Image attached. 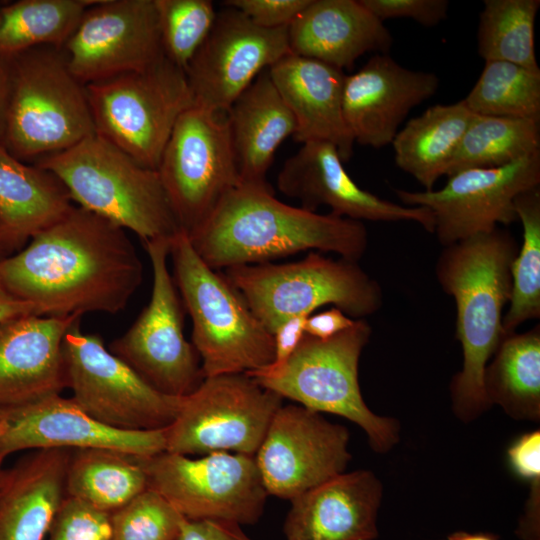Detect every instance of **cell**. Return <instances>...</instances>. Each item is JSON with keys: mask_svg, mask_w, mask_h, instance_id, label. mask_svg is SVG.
<instances>
[{"mask_svg": "<svg viewBox=\"0 0 540 540\" xmlns=\"http://www.w3.org/2000/svg\"><path fill=\"white\" fill-rule=\"evenodd\" d=\"M444 540H498V537L490 533H468L460 531L448 535Z\"/></svg>", "mask_w": 540, "mask_h": 540, "instance_id": "48", "label": "cell"}, {"mask_svg": "<svg viewBox=\"0 0 540 540\" xmlns=\"http://www.w3.org/2000/svg\"><path fill=\"white\" fill-rule=\"evenodd\" d=\"M352 319L336 307L311 314L305 322V334L318 339H328L354 325Z\"/></svg>", "mask_w": 540, "mask_h": 540, "instance_id": "45", "label": "cell"}, {"mask_svg": "<svg viewBox=\"0 0 540 540\" xmlns=\"http://www.w3.org/2000/svg\"><path fill=\"white\" fill-rule=\"evenodd\" d=\"M463 100L475 115L540 123V70L506 61H485L478 80Z\"/></svg>", "mask_w": 540, "mask_h": 540, "instance_id": "35", "label": "cell"}, {"mask_svg": "<svg viewBox=\"0 0 540 540\" xmlns=\"http://www.w3.org/2000/svg\"><path fill=\"white\" fill-rule=\"evenodd\" d=\"M283 398L247 373L205 377L180 398L164 429L166 452L194 456L229 452L254 456Z\"/></svg>", "mask_w": 540, "mask_h": 540, "instance_id": "10", "label": "cell"}, {"mask_svg": "<svg viewBox=\"0 0 540 540\" xmlns=\"http://www.w3.org/2000/svg\"><path fill=\"white\" fill-rule=\"evenodd\" d=\"M539 124L528 119L474 115L445 175L501 167L540 152Z\"/></svg>", "mask_w": 540, "mask_h": 540, "instance_id": "33", "label": "cell"}, {"mask_svg": "<svg viewBox=\"0 0 540 540\" xmlns=\"http://www.w3.org/2000/svg\"><path fill=\"white\" fill-rule=\"evenodd\" d=\"M5 473H6V469H0V488H1V485L3 483V480H4V477H5Z\"/></svg>", "mask_w": 540, "mask_h": 540, "instance_id": "50", "label": "cell"}, {"mask_svg": "<svg viewBox=\"0 0 540 540\" xmlns=\"http://www.w3.org/2000/svg\"><path fill=\"white\" fill-rule=\"evenodd\" d=\"M349 432L302 405H282L254 455L268 495L292 500L345 472Z\"/></svg>", "mask_w": 540, "mask_h": 540, "instance_id": "16", "label": "cell"}, {"mask_svg": "<svg viewBox=\"0 0 540 540\" xmlns=\"http://www.w3.org/2000/svg\"><path fill=\"white\" fill-rule=\"evenodd\" d=\"M226 118L240 184L270 186L267 171L281 143L295 134L296 122L276 89L269 68L237 97Z\"/></svg>", "mask_w": 540, "mask_h": 540, "instance_id": "27", "label": "cell"}, {"mask_svg": "<svg viewBox=\"0 0 540 540\" xmlns=\"http://www.w3.org/2000/svg\"><path fill=\"white\" fill-rule=\"evenodd\" d=\"M270 77L296 122V142L326 141L343 162L353 155L354 139L342 110L345 74L324 62L288 54L269 68Z\"/></svg>", "mask_w": 540, "mask_h": 540, "instance_id": "24", "label": "cell"}, {"mask_svg": "<svg viewBox=\"0 0 540 540\" xmlns=\"http://www.w3.org/2000/svg\"><path fill=\"white\" fill-rule=\"evenodd\" d=\"M11 91L2 145L33 163L95 134L86 85L63 47L43 45L10 59Z\"/></svg>", "mask_w": 540, "mask_h": 540, "instance_id": "6", "label": "cell"}, {"mask_svg": "<svg viewBox=\"0 0 540 540\" xmlns=\"http://www.w3.org/2000/svg\"><path fill=\"white\" fill-rule=\"evenodd\" d=\"M174 282L192 320V344L204 378L252 373L273 361V335L250 310L241 293L195 252L180 231L171 238Z\"/></svg>", "mask_w": 540, "mask_h": 540, "instance_id": "5", "label": "cell"}, {"mask_svg": "<svg viewBox=\"0 0 540 540\" xmlns=\"http://www.w3.org/2000/svg\"><path fill=\"white\" fill-rule=\"evenodd\" d=\"M142 279L126 230L77 205L18 253L0 258V285L37 316L117 314Z\"/></svg>", "mask_w": 540, "mask_h": 540, "instance_id": "1", "label": "cell"}, {"mask_svg": "<svg viewBox=\"0 0 540 540\" xmlns=\"http://www.w3.org/2000/svg\"><path fill=\"white\" fill-rule=\"evenodd\" d=\"M511 472L533 487L540 484V432L534 430L515 439L507 449Z\"/></svg>", "mask_w": 540, "mask_h": 540, "instance_id": "42", "label": "cell"}, {"mask_svg": "<svg viewBox=\"0 0 540 540\" xmlns=\"http://www.w3.org/2000/svg\"><path fill=\"white\" fill-rule=\"evenodd\" d=\"M74 206L61 180L27 165L0 144V232L14 251Z\"/></svg>", "mask_w": 540, "mask_h": 540, "instance_id": "28", "label": "cell"}, {"mask_svg": "<svg viewBox=\"0 0 540 540\" xmlns=\"http://www.w3.org/2000/svg\"><path fill=\"white\" fill-rule=\"evenodd\" d=\"M157 171L181 230L190 234L240 184L226 113L196 106L186 110Z\"/></svg>", "mask_w": 540, "mask_h": 540, "instance_id": "14", "label": "cell"}, {"mask_svg": "<svg viewBox=\"0 0 540 540\" xmlns=\"http://www.w3.org/2000/svg\"><path fill=\"white\" fill-rule=\"evenodd\" d=\"M540 185V152L496 168H470L448 177L440 190L394 189L403 205L426 207L445 247L517 219L514 201Z\"/></svg>", "mask_w": 540, "mask_h": 540, "instance_id": "15", "label": "cell"}, {"mask_svg": "<svg viewBox=\"0 0 540 540\" xmlns=\"http://www.w3.org/2000/svg\"><path fill=\"white\" fill-rule=\"evenodd\" d=\"M92 0H19L0 7V58L34 47H63Z\"/></svg>", "mask_w": 540, "mask_h": 540, "instance_id": "32", "label": "cell"}, {"mask_svg": "<svg viewBox=\"0 0 540 540\" xmlns=\"http://www.w3.org/2000/svg\"><path fill=\"white\" fill-rule=\"evenodd\" d=\"M164 56L186 70L208 36L217 12L210 0H155Z\"/></svg>", "mask_w": 540, "mask_h": 540, "instance_id": "37", "label": "cell"}, {"mask_svg": "<svg viewBox=\"0 0 540 540\" xmlns=\"http://www.w3.org/2000/svg\"><path fill=\"white\" fill-rule=\"evenodd\" d=\"M74 449H39L6 469L0 488V540H44L64 499Z\"/></svg>", "mask_w": 540, "mask_h": 540, "instance_id": "26", "label": "cell"}, {"mask_svg": "<svg viewBox=\"0 0 540 540\" xmlns=\"http://www.w3.org/2000/svg\"><path fill=\"white\" fill-rule=\"evenodd\" d=\"M147 487L187 520L254 524L268 496L254 456L215 452L193 458L170 452L135 457Z\"/></svg>", "mask_w": 540, "mask_h": 540, "instance_id": "12", "label": "cell"}, {"mask_svg": "<svg viewBox=\"0 0 540 540\" xmlns=\"http://www.w3.org/2000/svg\"><path fill=\"white\" fill-rule=\"evenodd\" d=\"M177 540H251L240 525L219 520L183 519Z\"/></svg>", "mask_w": 540, "mask_h": 540, "instance_id": "43", "label": "cell"}, {"mask_svg": "<svg viewBox=\"0 0 540 540\" xmlns=\"http://www.w3.org/2000/svg\"><path fill=\"white\" fill-rule=\"evenodd\" d=\"M170 243L171 238L165 237L142 241L153 273L151 297L109 351L159 392L183 397L204 376L200 357L184 336L185 308L168 269Z\"/></svg>", "mask_w": 540, "mask_h": 540, "instance_id": "11", "label": "cell"}, {"mask_svg": "<svg viewBox=\"0 0 540 540\" xmlns=\"http://www.w3.org/2000/svg\"><path fill=\"white\" fill-rule=\"evenodd\" d=\"M24 315H35L34 307L15 298L0 285V323Z\"/></svg>", "mask_w": 540, "mask_h": 540, "instance_id": "47", "label": "cell"}, {"mask_svg": "<svg viewBox=\"0 0 540 540\" xmlns=\"http://www.w3.org/2000/svg\"><path fill=\"white\" fill-rule=\"evenodd\" d=\"M382 22L390 18H411L433 27L447 18V0H360Z\"/></svg>", "mask_w": 540, "mask_h": 540, "instance_id": "40", "label": "cell"}, {"mask_svg": "<svg viewBox=\"0 0 540 540\" xmlns=\"http://www.w3.org/2000/svg\"><path fill=\"white\" fill-rule=\"evenodd\" d=\"M81 317L24 315L0 323V416L67 388L63 339Z\"/></svg>", "mask_w": 540, "mask_h": 540, "instance_id": "22", "label": "cell"}, {"mask_svg": "<svg viewBox=\"0 0 540 540\" xmlns=\"http://www.w3.org/2000/svg\"><path fill=\"white\" fill-rule=\"evenodd\" d=\"M112 536V513L66 495L48 532V540H112Z\"/></svg>", "mask_w": 540, "mask_h": 540, "instance_id": "39", "label": "cell"}, {"mask_svg": "<svg viewBox=\"0 0 540 540\" xmlns=\"http://www.w3.org/2000/svg\"><path fill=\"white\" fill-rule=\"evenodd\" d=\"M523 227V243L511 264L512 289L503 316L506 334L524 322L540 317V189L519 194L514 201Z\"/></svg>", "mask_w": 540, "mask_h": 540, "instance_id": "36", "label": "cell"}, {"mask_svg": "<svg viewBox=\"0 0 540 540\" xmlns=\"http://www.w3.org/2000/svg\"><path fill=\"white\" fill-rule=\"evenodd\" d=\"M225 277L271 334L287 319L309 316L323 305L332 304L352 319H363L383 302L379 284L357 262L317 252L293 263L229 267Z\"/></svg>", "mask_w": 540, "mask_h": 540, "instance_id": "8", "label": "cell"}, {"mask_svg": "<svg viewBox=\"0 0 540 540\" xmlns=\"http://www.w3.org/2000/svg\"><path fill=\"white\" fill-rule=\"evenodd\" d=\"M86 89L95 134L154 170L177 120L194 106L185 71L165 56Z\"/></svg>", "mask_w": 540, "mask_h": 540, "instance_id": "9", "label": "cell"}, {"mask_svg": "<svg viewBox=\"0 0 540 540\" xmlns=\"http://www.w3.org/2000/svg\"><path fill=\"white\" fill-rule=\"evenodd\" d=\"M383 487L368 470L344 472L295 497L286 540H373Z\"/></svg>", "mask_w": 540, "mask_h": 540, "instance_id": "23", "label": "cell"}, {"mask_svg": "<svg viewBox=\"0 0 540 540\" xmlns=\"http://www.w3.org/2000/svg\"><path fill=\"white\" fill-rule=\"evenodd\" d=\"M2 462H3V461H2L1 458H0V469H1V464H2Z\"/></svg>", "mask_w": 540, "mask_h": 540, "instance_id": "51", "label": "cell"}, {"mask_svg": "<svg viewBox=\"0 0 540 540\" xmlns=\"http://www.w3.org/2000/svg\"><path fill=\"white\" fill-rule=\"evenodd\" d=\"M12 252H13L12 249L10 248L6 239L0 232V258L8 256L12 254Z\"/></svg>", "mask_w": 540, "mask_h": 540, "instance_id": "49", "label": "cell"}, {"mask_svg": "<svg viewBox=\"0 0 540 540\" xmlns=\"http://www.w3.org/2000/svg\"><path fill=\"white\" fill-rule=\"evenodd\" d=\"M11 91L10 59L0 58V144L3 142Z\"/></svg>", "mask_w": 540, "mask_h": 540, "instance_id": "46", "label": "cell"}, {"mask_svg": "<svg viewBox=\"0 0 540 540\" xmlns=\"http://www.w3.org/2000/svg\"><path fill=\"white\" fill-rule=\"evenodd\" d=\"M310 0H227L226 7L237 9L255 25L275 29L289 26Z\"/></svg>", "mask_w": 540, "mask_h": 540, "instance_id": "41", "label": "cell"}, {"mask_svg": "<svg viewBox=\"0 0 540 540\" xmlns=\"http://www.w3.org/2000/svg\"><path fill=\"white\" fill-rule=\"evenodd\" d=\"M473 114L464 100L437 104L411 118L392 141L396 165L431 191L447 169Z\"/></svg>", "mask_w": 540, "mask_h": 540, "instance_id": "29", "label": "cell"}, {"mask_svg": "<svg viewBox=\"0 0 540 540\" xmlns=\"http://www.w3.org/2000/svg\"><path fill=\"white\" fill-rule=\"evenodd\" d=\"M277 187L309 211L316 212L318 207L327 206L337 216L358 221H412L434 233L435 220L428 208L393 203L359 187L346 172L337 148L330 142L302 143L281 168Z\"/></svg>", "mask_w": 540, "mask_h": 540, "instance_id": "20", "label": "cell"}, {"mask_svg": "<svg viewBox=\"0 0 540 540\" xmlns=\"http://www.w3.org/2000/svg\"><path fill=\"white\" fill-rule=\"evenodd\" d=\"M187 236L213 269L266 263L305 250L357 262L368 246L362 221L293 207L276 199L271 186L243 184Z\"/></svg>", "mask_w": 540, "mask_h": 540, "instance_id": "2", "label": "cell"}, {"mask_svg": "<svg viewBox=\"0 0 540 540\" xmlns=\"http://www.w3.org/2000/svg\"><path fill=\"white\" fill-rule=\"evenodd\" d=\"M288 54V26L261 28L231 7L217 12L185 70L194 106L226 113L262 71Z\"/></svg>", "mask_w": 540, "mask_h": 540, "instance_id": "17", "label": "cell"}, {"mask_svg": "<svg viewBox=\"0 0 540 540\" xmlns=\"http://www.w3.org/2000/svg\"><path fill=\"white\" fill-rule=\"evenodd\" d=\"M371 328L364 319L328 338L304 334L289 360L277 369L247 373L260 385L317 413L344 417L363 429L372 449L389 451L399 441V423L373 413L361 394L358 368Z\"/></svg>", "mask_w": 540, "mask_h": 540, "instance_id": "7", "label": "cell"}, {"mask_svg": "<svg viewBox=\"0 0 540 540\" xmlns=\"http://www.w3.org/2000/svg\"><path fill=\"white\" fill-rule=\"evenodd\" d=\"M100 448L134 457L166 449L163 430L131 431L106 426L60 394L0 416V458L22 450Z\"/></svg>", "mask_w": 540, "mask_h": 540, "instance_id": "19", "label": "cell"}, {"mask_svg": "<svg viewBox=\"0 0 540 540\" xmlns=\"http://www.w3.org/2000/svg\"><path fill=\"white\" fill-rule=\"evenodd\" d=\"M289 51L351 69L367 52L387 54L393 37L360 0H310L288 26Z\"/></svg>", "mask_w": 540, "mask_h": 540, "instance_id": "25", "label": "cell"}, {"mask_svg": "<svg viewBox=\"0 0 540 540\" xmlns=\"http://www.w3.org/2000/svg\"><path fill=\"white\" fill-rule=\"evenodd\" d=\"M33 164L55 174L77 206L134 232L141 241L182 231L158 171L97 134Z\"/></svg>", "mask_w": 540, "mask_h": 540, "instance_id": "4", "label": "cell"}, {"mask_svg": "<svg viewBox=\"0 0 540 540\" xmlns=\"http://www.w3.org/2000/svg\"><path fill=\"white\" fill-rule=\"evenodd\" d=\"M539 0H485L479 15L477 47L485 60L540 70L534 29Z\"/></svg>", "mask_w": 540, "mask_h": 540, "instance_id": "34", "label": "cell"}, {"mask_svg": "<svg viewBox=\"0 0 540 540\" xmlns=\"http://www.w3.org/2000/svg\"><path fill=\"white\" fill-rule=\"evenodd\" d=\"M63 49L84 85L151 66L164 57L155 0L92 1Z\"/></svg>", "mask_w": 540, "mask_h": 540, "instance_id": "18", "label": "cell"}, {"mask_svg": "<svg viewBox=\"0 0 540 540\" xmlns=\"http://www.w3.org/2000/svg\"><path fill=\"white\" fill-rule=\"evenodd\" d=\"M518 249L515 238L497 227L446 246L436 265L440 286L456 304L455 336L463 364L450 392L453 411L464 422L490 407L484 371L507 335L503 310L511 296L510 268Z\"/></svg>", "mask_w": 540, "mask_h": 540, "instance_id": "3", "label": "cell"}, {"mask_svg": "<svg viewBox=\"0 0 540 540\" xmlns=\"http://www.w3.org/2000/svg\"><path fill=\"white\" fill-rule=\"evenodd\" d=\"M438 87L432 72L405 68L388 54L372 56L345 76L342 110L354 142L376 149L391 144L409 112Z\"/></svg>", "mask_w": 540, "mask_h": 540, "instance_id": "21", "label": "cell"}, {"mask_svg": "<svg viewBox=\"0 0 540 540\" xmlns=\"http://www.w3.org/2000/svg\"><path fill=\"white\" fill-rule=\"evenodd\" d=\"M307 317L306 315L294 316L277 327L272 334L274 342L273 361L265 368L277 369L289 360L305 334Z\"/></svg>", "mask_w": 540, "mask_h": 540, "instance_id": "44", "label": "cell"}, {"mask_svg": "<svg viewBox=\"0 0 540 540\" xmlns=\"http://www.w3.org/2000/svg\"><path fill=\"white\" fill-rule=\"evenodd\" d=\"M81 318L63 339L67 388L73 401L98 422L121 430L167 428L177 415L180 398L165 395L104 345L99 334L85 333Z\"/></svg>", "mask_w": 540, "mask_h": 540, "instance_id": "13", "label": "cell"}, {"mask_svg": "<svg viewBox=\"0 0 540 540\" xmlns=\"http://www.w3.org/2000/svg\"><path fill=\"white\" fill-rule=\"evenodd\" d=\"M147 488V477L134 456L108 449H74L65 480L66 496L110 513Z\"/></svg>", "mask_w": 540, "mask_h": 540, "instance_id": "31", "label": "cell"}, {"mask_svg": "<svg viewBox=\"0 0 540 540\" xmlns=\"http://www.w3.org/2000/svg\"><path fill=\"white\" fill-rule=\"evenodd\" d=\"M183 519L162 495L147 487L112 513V540H177Z\"/></svg>", "mask_w": 540, "mask_h": 540, "instance_id": "38", "label": "cell"}, {"mask_svg": "<svg viewBox=\"0 0 540 540\" xmlns=\"http://www.w3.org/2000/svg\"><path fill=\"white\" fill-rule=\"evenodd\" d=\"M491 359L483 378L490 406L517 420H539L540 326L507 334Z\"/></svg>", "mask_w": 540, "mask_h": 540, "instance_id": "30", "label": "cell"}]
</instances>
